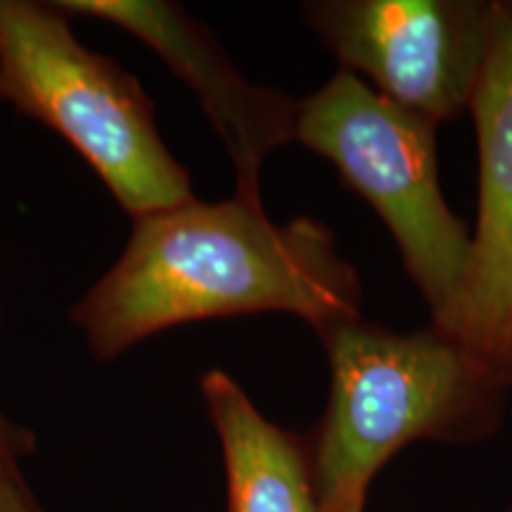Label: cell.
Listing matches in <instances>:
<instances>
[{"label": "cell", "mask_w": 512, "mask_h": 512, "mask_svg": "<svg viewBox=\"0 0 512 512\" xmlns=\"http://www.w3.org/2000/svg\"><path fill=\"white\" fill-rule=\"evenodd\" d=\"M363 280L325 221L278 223L264 204L230 197L133 219L117 264L81 297L72 320L112 361L147 337L200 320L285 313L320 337L363 316Z\"/></svg>", "instance_id": "6da1fadb"}, {"label": "cell", "mask_w": 512, "mask_h": 512, "mask_svg": "<svg viewBox=\"0 0 512 512\" xmlns=\"http://www.w3.org/2000/svg\"><path fill=\"white\" fill-rule=\"evenodd\" d=\"M318 339L330 394L309 437L323 512L366 508L375 477L418 441L479 446L503 430L510 382L437 325L394 330L361 316Z\"/></svg>", "instance_id": "7a4b0ae2"}, {"label": "cell", "mask_w": 512, "mask_h": 512, "mask_svg": "<svg viewBox=\"0 0 512 512\" xmlns=\"http://www.w3.org/2000/svg\"><path fill=\"white\" fill-rule=\"evenodd\" d=\"M0 102L67 140L131 219L195 197L136 76L83 46L55 3L0 0Z\"/></svg>", "instance_id": "3957f363"}, {"label": "cell", "mask_w": 512, "mask_h": 512, "mask_svg": "<svg viewBox=\"0 0 512 512\" xmlns=\"http://www.w3.org/2000/svg\"><path fill=\"white\" fill-rule=\"evenodd\" d=\"M437 131L344 69L299 100L294 126V143L330 162L380 216L432 320L451 306L472 252V230L441 188Z\"/></svg>", "instance_id": "277c9868"}, {"label": "cell", "mask_w": 512, "mask_h": 512, "mask_svg": "<svg viewBox=\"0 0 512 512\" xmlns=\"http://www.w3.org/2000/svg\"><path fill=\"white\" fill-rule=\"evenodd\" d=\"M491 8L494 0H311L302 19L339 69L441 126L470 112Z\"/></svg>", "instance_id": "5b68a950"}, {"label": "cell", "mask_w": 512, "mask_h": 512, "mask_svg": "<svg viewBox=\"0 0 512 512\" xmlns=\"http://www.w3.org/2000/svg\"><path fill=\"white\" fill-rule=\"evenodd\" d=\"M477 219L463 285L430 320L489 361L512 387V0H494L489 48L470 112Z\"/></svg>", "instance_id": "8992f818"}, {"label": "cell", "mask_w": 512, "mask_h": 512, "mask_svg": "<svg viewBox=\"0 0 512 512\" xmlns=\"http://www.w3.org/2000/svg\"><path fill=\"white\" fill-rule=\"evenodd\" d=\"M69 17L114 24L162 57L200 100L235 169V195L261 202V171L294 143L299 100L249 81L216 36L188 10L166 0H60Z\"/></svg>", "instance_id": "52a82bcc"}, {"label": "cell", "mask_w": 512, "mask_h": 512, "mask_svg": "<svg viewBox=\"0 0 512 512\" xmlns=\"http://www.w3.org/2000/svg\"><path fill=\"white\" fill-rule=\"evenodd\" d=\"M200 394L219 437L228 512H323L309 434L268 420L219 368L200 377Z\"/></svg>", "instance_id": "ba28073f"}, {"label": "cell", "mask_w": 512, "mask_h": 512, "mask_svg": "<svg viewBox=\"0 0 512 512\" xmlns=\"http://www.w3.org/2000/svg\"><path fill=\"white\" fill-rule=\"evenodd\" d=\"M0 318H3V309H0ZM34 448V434L0 411V479L22 477V460L29 458Z\"/></svg>", "instance_id": "9c48e42d"}, {"label": "cell", "mask_w": 512, "mask_h": 512, "mask_svg": "<svg viewBox=\"0 0 512 512\" xmlns=\"http://www.w3.org/2000/svg\"><path fill=\"white\" fill-rule=\"evenodd\" d=\"M0 512H48L22 477L0 479Z\"/></svg>", "instance_id": "30bf717a"}, {"label": "cell", "mask_w": 512, "mask_h": 512, "mask_svg": "<svg viewBox=\"0 0 512 512\" xmlns=\"http://www.w3.org/2000/svg\"><path fill=\"white\" fill-rule=\"evenodd\" d=\"M347 512H366V508H351V510H347Z\"/></svg>", "instance_id": "8fae6325"}, {"label": "cell", "mask_w": 512, "mask_h": 512, "mask_svg": "<svg viewBox=\"0 0 512 512\" xmlns=\"http://www.w3.org/2000/svg\"><path fill=\"white\" fill-rule=\"evenodd\" d=\"M503 512H512V503H510V505H508V508H505Z\"/></svg>", "instance_id": "7c38bea8"}]
</instances>
